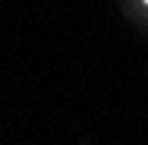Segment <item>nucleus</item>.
<instances>
[{
  "instance_id": "obj_1",
  "label": "nucleus",
  "mask_w": 148,
  "mask_h": 145,
  "mask_svg": "<svg viewBox=\"0 0 148 145\" xmlns=\"http://www.w3.org/2000/svg\"><path fill=\"white\" fill-rule=\"evenodd\" d=\"M145 3H148V0H145Z\"/></svg>"
}]
</instances>
